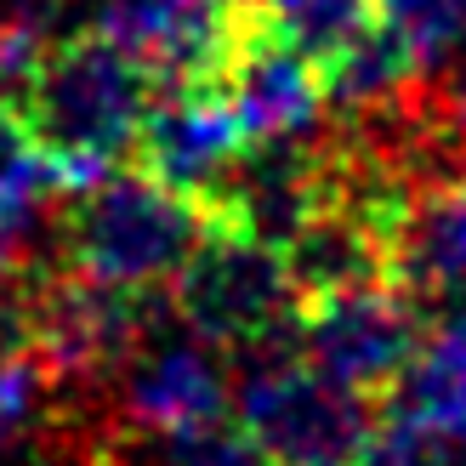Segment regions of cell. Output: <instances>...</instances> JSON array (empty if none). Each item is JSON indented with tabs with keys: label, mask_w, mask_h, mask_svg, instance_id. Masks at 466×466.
I'll use <instances>...</instances> for the list:
<instances>
[{
	"label": "cell",
	"mask_w": 466,
	"mask_h": 466,
	"mask_svg": "<svg viewBox=\"0 0 466 466\" xmlns=\"http://www.w3.org/2000/svg\"><path fill=\"white\" fill-rule=\"evenodd\" d=\"M154 91L159 86L148 80V68L86 23L40 57V68L12 91V103L35 148L52 159L63 188L75 194L108 177L114 159L137 148Z\"/></svg>",
	"instance_id": "cell-1"
},
{
	"label": "cell",
	"mask_w": 466,
	"mask_h": 466,
	"mask_svg": "<svg viewBox=\"0 0 466 466\" xmlns=\"http://www.w3.org/2000/svg\"><path fill=\"white\" fill-rule=\"evenodd\" d=\"M211 233V205L166 188L148 171H108L57 211V256L108 285L159 290Z\"/></svg>",
	"instance_id": "cell-2"
},
{
	"label": "cell",
	"mask_w": 466,
	"mask_h": 466,
	"mask_svg": "<svg viewBox=\"0 0 466 466\" xmlns=\"http://www.w3.org/2000/svg\"><path fill=\"white\" fill-rule=\"evenodd\" d=\"M239 421L273 466H359L381 427V404L330 381L301 353V324L245 353Z\"/></svg>",
	"instance_id": "cell-3"
},
{
	"label": "cell",
	"mask_w": 466,
	"mask_h": 466,
	"mask_svg": "<svg viewBox=\"0 0 466 466\" xmlns=\"http://www.w3.org/2000/svg\"><path fill=\"white\" fill-rule=\"evenodd\" d=\"M171 308L182 330L233 353L279 341L301 324V296L285 250L228 222H211V233L171 279Z\"/></svg>",
	"instance_id": "cell-4"
},
{
	"label": "cell",
	"mask_w": 466,
	"mask_h": 466,
	"mask_svg": "<svg viewBox=\"0 0 466 466\" xmlns=\"http://www.w3.org/2000/svg\"><path fill=\"white\" fill-rule=\"evenodd\" d=\"M35 273V319L40 353L57 370L63 392L75 387H114V376L159 336L154 290L108 285L80 268H29Z\"/></svg>",
	"instance_id": "cell-5"
},
{
	"label": "cell",
	"mask_w": 466,
	"mask_h": 466,
	"mask_svg": "<svg viewBox=\"0 0 466 466\" xmlns=\"http://www.w3.org/2000/svg\"><path fill=\"white\" fill-rule=\"evenodd\" d=\"M427 336V308L399 285H353L319 301H301V353L330 381L387 404L404 381L415 347Z\"/></svg>",
	"instance_id": "cell-6"
},
{
	"label": "cell",
	"mask_w": 466,
	"mask_h": 466,
	"mask_svg": "<svg viewBox=\"0 0 466 466\" xmlns=\"http://www.w3.org/2000/svg\"><path fill=\"white\" fill-rule=\"evenodd\" d=\"M262 0H97L91 29L148 68L159 91L217 86Z\"/></svg>",
	"instance_id": "cell-7"
},
{
	"label": "cell",
	"mask_w": 466,
	"mask_h": 466,
	"mask_svg": "<svg viewBox=\"0 0 466 466\" xmlns=\"http://www.w3.org/2000/svg\"><path fill=\"white\" fill-rule=\"evenodd\" d=\"M228 370L211 341L194 330L154 336L120 376H114V427L126 438H171L228 415Z\"/></svg>",
	"instance_id": "cell-8"
},
{
	"label": "cell",
	"mask_w": 466,
	"mask_h": 466,
	"mask_svg": "<svg viewBox=\"0 0 466 466\" xmlns=\"http://www.w3.org/2000/svg\"><path fill=\"white\" fill-rule=\"evenodd\" d=\"M222 97L233 103L250 143H279V137H308L319 108L330 103L324 91V68L301 52V46L273 23V6L262 0L256 23L245 29L239 52H233L228 75L217 80Z\"/></svg>",
	"instance_id": "cell-9"
},
{
	"label": "cell",
	"mask_w": 466,
	"mask_h": 466,
	"mask_svg": "<svg viewBox=\"0 0 466 466\" xmlns=\"http://www.w3.org/2000/svg\"><path fill=\"white\" fill-rule=\"evenodd\" d=\"M245 148L250 137L233 103L222 97V86H171V91H154V108L131 154H137V171L159 177L177 194L205 199Z\"/></svg>",
	"instance_id": "cell-10"
},
{
	"label": "cell",
	"mask_w": 466,
	"mask_h": 466,
	"mask_svg": "<svg viewBox=\"0 0 466 466\" xmlns=\"http://www.w3.org/2000/svg\"><path fill=\"white\" fill-rule=\"evenodd\" d=\"M387 285L427 313L466 301V166L415 182L387 228Z\"/></svg>",
	"instance_id": "cell-11"
},
{
	"label": "cell",
	"mask_w": 466,
	"mask_h": 466,
	"mask_svg": "<svg viewBox=\"0 0 466 466\" xmlns=\"http://www.w3.org/2000/svg\"><path fill=\"white\" fill-rule=\"evenodd\" d=\"M381 415L466 444V301L444 313H427V336L415 347L404 381L392 387Z\"/></svg>",
	"instance_id": "cell-12"
},
{
	"label": "cell",
	"mask_w": 466,
	"mask_h": 466,
	"mask_svg": "<svg viewBox=\"0 0 466 466\" xmlns=\"http://www.w3.org/2000/svg\"><path fill=\"white\" fill-rule=\"evenodd\" d=\"M273 23L285 29L319 68L330 63L353 35L376 23V0H268Z\"/></svg>",
	"instance_id": "cell-13"
},
{
	"label": "cell",
	"mask_w": 466,
	"mask_h": 466,
	"mask_svg": "<svg viewBox=\"0 0 466 466\" xmlns=\"http://www.w3.org/2000/svg\"><path fill=\"white\" fill-rule=\"evenodd\" d=\"M376 17L410 46L421 75L466 40V0H376Z\"/></svg>",
	"instance_id": "cell-14"
},
{
	"label": "cell",
	"mask_w": 466,
	"mask_h": 466,
	"mask_svg": "<svg viewBox=\"0 0 466 466\" xmlns=\"http://www.w3.org/2000/svg\"><path fill=\"white\" fill-rule=\"evenodd\" d=\"M0 29H6V0H0Z\"/></svg>",
	"instance_id": "cell-15"
}]
</instances>
